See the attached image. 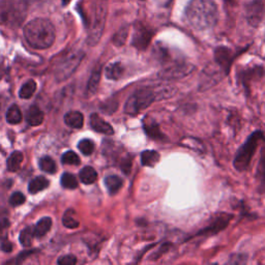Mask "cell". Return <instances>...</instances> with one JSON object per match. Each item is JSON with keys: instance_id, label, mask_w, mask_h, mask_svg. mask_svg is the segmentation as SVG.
<instances>
[{"instance_id": "3", "label": "cell", "mask_w": 265, "mask_h": 265, "mask_svg": "<svg viewBox=\"0 0 265 265\" xmlns=\"http://www.w3.org/2000/svg\"><path fill=\"white\" fill-rule=\"evenodd\" d=\"M28 13L27 0H0V25L20 27Z\"/></svg>"}, {"instance_id": "18", "label": "cell", "mask_w": 265, "mask_h": 265, "mask_svg": "<svg viewBox=\"0 0 265 265\" xmlns=\"http://www.w3.org/2000/svg\"><path fill=\"white\" fill-rule=\"evenodd\" d=\"M64 122L73 129H81L84 125V116L79 111H69L64 115Z\"/></svg>"}, {"instance_id": "17", "label": "cell", "mask_w": 265, "mask_h": 265, "mask_svg": "<svg viewBox=\"0 0 265 265\" xmlns=\"http://www.w3.org/2000/svg\"><path fill=\"white\" fill-rule=\"evenodd\" d=\"M125 73V66L121 62L115 61L109 63L105 68V75L110 80H119Z\"/></svg>"}, {"instance_id": "13", "label": "cell", "mask_w": 265, "mask_h": 265, "mask_svg": "<svg viewBox=\"0 0 265 265\" xmlns=\"http://www.w3.org/2000/svg\"><path fill=\"white\" fill-rule=\"evenodd\" d=\"M134 29L132 45L138 50H145L152 39V31L140 23L136 24Z\"/></svg>"}, {"instance_id": "24", "label": "cell", "mask_w": 265, "mask_h": 265, "mask_svg": "<svg viewBox=\"0 0 265 265\" xmlns=\"http://www.w3.org/2000/svg\"><path fill=\"white\" fill-rule=\"evenodd\" d=\"M52 227V219L47 217V218H43L41 219L34 228V235L36 237L42 238L43 236H45L51 229Z\"/></svg>"}, {"instance_id": "34", "label": "cell", "mask_w": 265, "mask_h": 265, "mask_svg": "<svg viewBox=\"0 0 265 265\" xmlns=\"http://www.w3.org/2000/svg\"><path fill=\"white\" fill-rule=\"evenodd\" d=\"M78 148L84 155H91L95 151V143L90 139H83L78 143Z\"/></svg>"}, {"instance_id": "36", "label": "cell", "mask_w": 265, "mask_h": 265, "mask_svg": "<svg viewBox=\"0 0 265 265\" xmlns=\"http://www.w3.org/2000/svg\"><path fill=\"white\" fill-rule=\"evenodd\" d=\"M61 162L64 165H70V166H78L80 164V157L79 155L74 151H66L61 156Z\"/></svg>"}, {"instance_id": "15", "label": "cell", "mask_w": 265, "mask_h": 265, "mask_svg": "<svg viewBox=\"0 0 265 265\" xmlns=\"http://www.w3.org/2000/svg\"><path fill=\"white\" fill-rule=\"evenodd\" d=\"M143 129L148 137L156 141H165L166 136L162 133L158 125L150 118H144L143 120Z\"/></svg>"}, {"instance_id": "1", "label": "cell", "mask_w": 265, "mask_h": 265, "mask_svg": "<svg viewBox=\"0 0 265 265\" xmlns=\"http://www.w3.org/2000/svg\"><path fill=\"white\" fill-rule=\"evenodd\" d=\"M188 23L196 30L213 28L219 20L218 6L214 0H191L185 11Z\"/></svg>"}, {"instance_id": "44", "label": "cell", "mask_w": 265, "mask_h": 265, "mask_svg": "<svg viewBox=\"0 0 265 265\" xmlns=\"http://www.w3.org/2000/svg\"><path fill=\"white\" fill-rule=\"evenodd\" d=\"M226 2H227V3H232L233 0H226Z\"/></svg>"}, {"instance_id": "23", "label": "cell", "mask_w": 265, "mask_h": 265, "mask_svg": "<svg viewBox=\"0 0 265 265\" xmlns=\"http://www.w3.org/2000/svg\"><path fill=\"white\" fill-rule=\"evenodd\" d=\"M50 183L49 181L44 178V176H38V178L33 179L29 185H28V192L30 194H37L40 193L42 191H44L45 189H47L49 187Z\"/></svg>"}, {"instance_id": "6", "label": "cell", "mask_w": 265, "mask_h": 265, "mask_svg": "<svg viewBox=\"0 0 265 265\" xmlns=\"http://www.w3.org/2000/svg\"><path fill=\"white\" fill-rule=\"evenodd\" d=\"M106 14H107V9H106V6L104 5H98L94 10V15L93 17H91V22L88 23L90 33H88V38H87L88 44L92 46L98 44L103 34L105 21H106Z\"/></svg>"}, {"instance_id": "42", "label": "cell", "mask_w": 265, "mask_h": 265, "mask_svg": "<svg viewBox=\"0 0 265 265\" xmlns=\"http://www.w3.org/2000/svg\"><path fill=\"white\" fill-rule=\"evenodd\" d=\"M21 265H40V263H39V260H37V259H30V260H27V261H22L21 263H20ZM19 264V265H20Z\"/></svg>"}, {"instance_id": "5", "label": "cell", "mask_w": 265, "mask_h": 265, "mask_svg": "<svg viewBox=\"0 0 265 265\" xmlns=\"http://www.w3.org/2000/svg\"><path fill=\"white\" fill-rule=\"evenodd\" d=\"M157 92L153 88H141L135 92L125 105V112L129 115H136L148 108L154 101H157Z\"/></svg>"}, {"instance_id": "35", "label": "cell", "mask_w": 265, "mask_h": 265, "mask_svg": "<svg viewBox=\"0 0 265 265\" xmlns=\"http://www.w3.org/2000/svg\"><path fill=\"white\" fill-rule=\"evenodd\" d=\"M73 214H74L73 210H67V211L64 214L63 218H62V224H63V226L66 227V228H68V229H76V228H78L79 225H80L79 221H77V220L73 217Z\"/></svg>"}, {"instance_id": "2", "label": "cell", "mask_w": 265, "mask_h": 265, "mask_svg": "<svg viewBox=\"0 0 265 265\" xmlns=\"http://www.w3.org/2000/svg\"><path fill=\"white\" fill-rule=\"evenodd\" d=\"M24 37L30 47L38 50L48 49L55 41V28L49 20L38 18L25 25Z\"/></svg>"}, {"instance_id": "7", "label": "cell", "mask_w": 265, "mask_h": 265, "mask_svg": "<svg viewBox=\"0 0 265 265\" xmlns=\"http://www.w3.org/2000/svg\"><path fill=\"white\" fill-rule=\"evenodd\" d=\"M84 53L82 51H74L62 59L55 69V78L57 81H64L68 79L80 65Z\"/></svg>"}, {"instance_id": "30", "label": "cell", "mask_w": 265, "mask_h": 265, "mask_svg": "<svg viewBox=\"0 0 265 265\" xmlns=\"http://www.w3.org/2000/svg\"><path fill=\"white\" fill-rule=\"evenodd\" d=\"M60 184L62 188L66 190H75L78 188V181L76 179V176L70 173H64L61 176Z\"/></svg>"}, {"instance_id": "29", "label": "cell", "mask_w": 265, "mask_h": 265, "mask_svg": "<svg viewBox=\"0 0 265 265\" xmlns=\"http://www.w3.org/2000/svg\"><path fill=\"white\" fill-rule=\"evenodd\" d=\"M249 256L244 253H233L222 265H246Z\"/></svg>"}, {"instance_id": "31", "label": "cell", "mask_w": 265, "mask_h": 265, "mask_svg": "<svg viewBox=\"0 0 265 265\" xmlns=\"http://www.w3.org/2000/svg\"><path fill=\"white\" fill-rule=\"evenodd\" d=\"M39 166H40V169L46 173H49V174H54L56 172V164H55V161L51 157V156H44L40 160V163H39Z\"/></svg>"}, {"instance_id": "9", "label": "cell", "mask_w": 265, "mask_h": 265, "mask_svg": "<svg viewBox=\"0 0 265 265\" xmlns=\"http://www.w3.org/2000/svg\"><path fill=\"white\" fill-rule=\"evenodd\" d=\"M232 219H233V216L230 215V214H226V213L218 214L210 221V223L207 226L203 227L200 231H198L192 237H201V236L208 237V236L218 234V233H220L221 231L225 230L228 227V225L230 224Z\"/></svg>"}, {"instance_id": "8", "label": "cell", "mask_w": 265, "mask_h": 265, "mask_svg": "<svg viewBox=\"0 0 265 265\" xmlns=\"http://www.w3.org/2000/svg\"><path fill=\"white\" fill-rule=\"evenodd\" d=\"M194 69V66L185 61V60H176L172 62L171 64L164 67L160 74L158 77L164 80H174V79H181L183 77L188 76L191 74Z\"/></svg>"}, {"instance_id": "27", "label": "cell", "mask_w": 265, "mask_h": 265, "mask_svg": "<svg viewBox=\"0 0 265 265\" xmlns=\"http://www.w3.org/2000/svg\"><path fill=\"white\" fill-rule=\"evenodd\" d=\"M37 91V83L34 80H29L23 86L21 87V90L19 92V97L23 100H28L30 99Z\"/></svg>"}, {"instance_id": "25", "label": "cell", "mask_w": 265, "mask_h": 265, "mask_svg": "<svg viewBox=\"0 0 265 265\" xmlns=\"http://www.w3.org/2000/svg\"><path fill=\"white\" fill-rule=\"evenodd\" d=\"M160 153L155 150H145L141 153V163L146 167H153L160 161Z\"/></svg>"}, {"instance_id": "16", "label": "cell", "mask_w": 265, "mask_h": 265, "mask_svg": "<svg viewBox=\"0 0 265 265\" xmlns=\"http://www.w3.org/2000/svg\"><path fill=\"white\" fill-rule=\"evenodd\" d=\"M45 118L44 112L36 105L31 106L26 114V121L31 127H38L43 123Z\"/></svg>"}, {"instance_id": "22", "label": "cell", "mask_w": 265, "mask_h": 265, "mask_svg": "<svg viewBox=\"0 0 265 265\" xmlns=\"http://www.w3.org/2000/svg\"><path fill=\"white\" fill-rule=\"evenodd\" d=\"M123 185L122 180L118 175H108L105 179V186L111 195H115Z\"/></svg>"}, {"instance_id": "41", "label": "cell", "mask_w": 265, "mask_h": 265, "mask_svg": "<svg viewBox=\"0 0 265 265\" xmlns=\"http://www.w3.org/2000/svg\"><path fill=\"white\" fill-rule=\"evenodd\" d=\"M154 2L160 6V7H163V8H168L173 0H154Z\"/></svg>"}, {"instance_id": "20", "label": "cell", "mask_w": 265, "mask_h": 265, "mask_svg": "<svg viewBox=\"0 0 265 265\" xmlns=\"http://www.w3.org/2000/svg\"><path fill=\"white\" fill-rule=\"evenodd\" d=\"M256 180L259 183L260 189L265 191V146L261 150V155L256 171Z\"/></svg>"}, {"instance_id": "38", "label": "cell", "mask_w": 265, "mask_h": 265, "mask_svg": "<svg viewBox=\"0 0 265 265\" xmlns=\"http://www.w3.org/2000/svg\"><path fill=\"white\" fill-rule=\"evenodd\" d=\"M26 198L25 196L21 193V192H16L14 193L11 198H10V204L13 206V207H17V206H20L22 205L24 202H25Z\"/></svg>"}, {"instance_id": "26", "label": "cell", "mask_w": 265, "mask_h": 265, "mask_svg": "<svg viewBox=\"0 0 265 265\" xmlns=\"http://www.w3.org/2000/svg\"><path fill=\"white\" fill-rule=\"evenodd\" d=\"M23 153L21 151H15L13 152L10 157L8 158V163H7V167L8 170L11 172H16L19 170V168L22 165L23 162Z\"/></svg>"}, {"instance_id": "40", "label": "cell", "mask_w": 265, "mask_h": 265, "mask_svg": "<svg viewBox=\"0 0 265 265\" xmlns=\"http://www.w3.org/2000/svg\"><path fill=\"white\" fill-rule=\"evenodd\" d=\"M2 250L9 253V252H12L13 250V244L9 241V240H6V241H3L2 242Z\"/></svg>"}, {"instance_id": "4", "label": "cell", "mask_w": 265, "mask_h": 265, "mask_svg": "<svg viewBox=\"0 0 265 265\" xmlns=\"http://www.w3.org/2000/svg\"><path fill=\"white\" fill-rule=\"evenodd\" d=\"M265 140L264 134L261 131L252 133L245 142L238 148L233 160V167L238 172H244L254 157V154L261 142Z\"/></svg>"}, {"instance_id": "45", "label": "cell", "mask_w": 265, "mask_h": 265, "mask_svg": "<svg viewBox=\"0 0 265 265\" xmlns=\"http://www.w3.org/2000/svg\"><path fill=\"white\" fill-rule=\"evenodd\" d=\"M142 2H143V0H142Z\"/></svg>"}, {"instance_id": "39", "label": "cell", "mask_w": 265, "mask_h": 265, "mask_svg": "<svg viewBox=\"0 0 265 265\" xmlns=\"http://www.w3.org/2000/svg\"><path fill=\"white\" fill-rule=\"evenodd\" d=\"M58 265H76L77 258L74 255H65L58 259Z\"/></svg>"}, {"instance_id": "21", "label": "cell", "mask_w": 265, "mask_h": 265, "mask_svg": "<svg viewBox=\"0 0 265 265\" xmlns=\"http://www.w3.org/2000/svg\"><path fill=\"white\" fill-rule=\"evenodd\" d=\"M79 178L84 185H93L98 180V173L93 167L87 166L80 171Z\"/></svg>"}, {"instance_id": "37", "label": "cell", "mask_w": 265, "mask_h": 265, "mask_svg": "<svg viewBox=\"0 0 265 265\" xmlns=\"http://www.w3.org/2000/svg\"><path fill=\"white\" fill-rule=\"evenodd\" d=\"M10 226L11 224L8 219L0 220V240H2V242L8 240V233H9Z\"/></svg>"}, {"instance_id": "11", "label": "cell", "mask_w": 265, "mask_h": 265, "mask_svg": "<svg viewBox=\"0 0 265 265\" xmlns=\"http://www.w3.org/2000/svg\"><path fill=\"white\" fill-rule=\"evenodd\" d=\"M244 50H242V51H234V50H231L230 48L221 46V47H218V48L215 49V52H214L215 60L222 67L224 73L226 75H228L229 72H230V68H231V65H232L233 61Z\"/></svg>"}, {"instance_id": "10", "label": "cell", "mask_w": 265, "mask_h": 265, "mask_svg": "<svg viewBox=\"0 0 265 265\" xmlns=\"http://www.w3.org/2000/svg\"><path fill=\"white\" fill-rule=\"evenodd\" d=\"M265 78V67L262 65L249 66L237 73V79L246 93H250L251 85L254 82L261 81Z\"/></svg>"}, {"instance_id": "33", "label": "cell", "mask_w": 265, "mask_h": 265, "mask_svg": "<svg viewBox=\"0 0 265 265\" xmlns=\"http://www.w3.org/2000/svg\"><path fill=\"white\" fill-rule=\"evenodd\" d=\"M128 37H129V27L128 26H125L122 28H120L116 33L115 36L113 37L112 39V42L115 46L117 47H120V46H123L128 40Z\"/></svg>"}, {"instance_id": "32", "label": "cell", "mask_w": 265, "mask_h": 265, "mask_svg": "<svg viewBox=\"0 0 265 265\" xmlns=\"http://www.w3.org/2000/svg\"><path fill=\"white\" fill-rule=\"evenodd\" d=\"M34 229L31 227H26L25 229H23L20 233V242L21 244H23V246L28 248L31 245L32 243V239L34 237Z\"/></svg>"}, {"instance_id": "14", "label": "cell", "mask_w": 265, "mask_h": 265, "mask_svg": "<svg viewBox=\"0 0 265 265\" xmlns=\"http://www.w3.org/2000/svg\"><path fill=\"white\" fill-rule=\"evenodd\" d=\"M91 127L94 131L100 134H104L107 136H111L114 134L113 128L97 113L91 115Z\"/></svg>"}, {"instance_id": "43", "label": "cell", "mask_w": 265, "mask_h": 265, "mask_svg": "<svg viewBox=\"0 0 265 265\" xmlns=\"http://www.w3.org/2000/svg\"><path fill=\"white\" fill-rule=\"evenodd\" d=\"M61 2H62L63 6H67L72 2V0H61Z\"/></svg>"}, {"instance_id": "28", "label": "cell", "mask_w": 265, "mask_h": 265, "mask_svg": "<svg viewBox=\"0 0 265 265\" xmlns=\"http://www.w3.org/2000/svg\"><path fill=\"white\" fill-rule=\"evenodd\" d=\"M6 118L10 125L20 123L22 121V113H21V110L19 109V107L17 105L11 106L7 111Z\"/></svg>"}, {"instance_id": "12", "label": "cell", "mask_w": 265, "mask_h": 265, "mask_svg": "<svg viewBox=\"0 0 265 265\" xmlns=\"http://www.w3.org/2000/svg\"><path fill=\"white\" fill-rule=\"evenodd\" d=\"M265 17V5L262 0H253L245 7V19L252 27H258Z\"/></svg>"}, {"instance_id": "19", "label": "cell", "mask_w": 265, "mask_h": 265, "mask_svg": "<svg viewBox=\"0 0 265 265\" xmlns=\"http://www.w3.org/2000/svg\"><path fill=\"white\" fill-rule=\"evenodd\" d=\"M101 74H102L101 66L95 68V70L93 72V74L90 78V81H88V83H87V88H86V92H87L88 96H93L97 93L100 81H101Z\"/></svg>"}]
</instances>
